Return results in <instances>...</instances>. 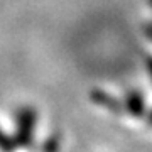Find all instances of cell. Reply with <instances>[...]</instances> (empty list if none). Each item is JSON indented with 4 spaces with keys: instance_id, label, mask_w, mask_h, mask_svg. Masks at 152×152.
Wrapping results in <instances>:
<instances>
[{
    "instance_id": "1",
    "label": "cell",
    "mask_w": 152,
    "mask_h": 152,
    "mask_svg": "<svg viewBox=\"0 0 152 152\" xmlns=\"http://www.w3.org/2000/svg\"><path fill=\"white\" fill-rule=\"evenodd\" d=\"M149 4H151V7H152V0H149Z\"/></svg>"
}]
</instances>
